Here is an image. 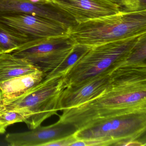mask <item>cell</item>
Here are the masks:
<instances>
[{
    "instance_id": "cell-9",
    "label": "cell",
    "mask_w": 146,
    "mask_h": 146,
    "mask_svg": "<svg viewBox=\"0 0 146 146\" xmlns=\"http://www.w3.org/2000/svg\"><path fill=\"white\" fill-rule=\"evenodd\" d=\"M117 67L104 72L78 85L64 89L59 97V111L77 106L100 94L109 83Z\"/></svg>"
},
{
    "instance_id": "cell-19",
    "label": "cell",
    "mask_w": 146,
    "mask_h": 146,
    "mask_svg": "<svg viewBox=\"0 0 146 146\" xmlns=\"http://www.w3.org/2000/svg\"><path fill=\"white\" fill-rule=\"evenodd\" d=\"M3 99H4V97H3V93H2L1 90L0 89V107L2 106Z\"/></svg>"
},
{
    "instance_id": "cell-17",
    "label": "cell",
    "mask_w": 146,
    "mask_h": 146,
    "mask_svg": "<svg viewBox=\"0 0 146 146\" xmlns=\"http://www.w3.org/2000/svg\"><path fill=\"white\" fill-rule=\"evenodd\" d=\"M118 6L119 12H135L146 11V0H113Z\"/></svg>"
},
{
    "instance_id": "cell-6",
    "label": "cell",
    "mask_w": 146,
    "mask_h": 146,
    "mask_svg": "<svg viewBox=\"0 0 146 146\" xmlns=\"http://www.w3.org/2000/svg\"><path fill=\"white\" fill-rule=\"evenodd\" d=\"M76 44L68 35L52 36L27 42L11 53L26 60L42 72L45 78L60 66Z\"/></svg>"
},
{
    "instance_id": "cell-15",
    "label": "cell",
    "mask_w": 146,
    "mask_h": 146,
    "mask_svg": "<svg viewBox=\"0 0 146 146\" xmlns=\"http://www.w3.org/2000/svg\"><path fill=\"white\" fill-rule=\"evenodd\" d=\"M29 117L28 113L23 109L0 108V126L5 129L13 124L25 123Z\"/></svg>"
},
{
    "instance_id": "cell-5",
    "label": "cell",
    "mask_w": 146,
    "mask_h": 146,
    "mask_svg": "<svg viewBox=\"0 0 146 146\" xmlns=\"http://www.w3.org/2000/svg\"><path fill=\"white\" fill-rule=\"evenodd\" d=\"M64 88L63 77L54 76L45 78L20 96L3 100L0 108L20 109L29 115L25 122L30 129H35L52 115L56 114L59 97Z\"/></svg>"
},
{
    "instance_id": "cell-23",
    "label": "cell",
    "mask_w": 146,
    "mask_h": 146,
    "mask_svg": "<svg viewBox=\"0 0 146 146\" xmlns=\"http://www.w3.org/2000/svg\"><path fill=\"white\" fill-rule=\"evenodd\" d=\"M46 1H53V0H46Z\"/></svg>"
},
{
    "instance_id": "cell-3",
    "label": "cell",
    "mask_w": 146,
    "mask_h": 146,
    "mask_svg": "<svg viewBox=\"0 0 146 146\" xmlns=\"http://www.w3.org/2000/svg\"><path fill=\"white\" fill-rule=\"evenodd\" d=\"M141 35L91 46L63 77L64 88L78 85L125 63Z\"/></svg>"
},
{
    "instance_id": "cell-8",
    "label": "cell",
    "mask_w": 146,
    "mask_h": 146,
    "mask_svg": "<svg viewBox=\"0 0 146 146\" xmlns=\"http://www.w3.org/2000/svg\"><path fill=\"white\" fill-rule=\"evenodd\" d=\"M11 13L40 16L69 28L77 24L74 19L53 1L33 2L28 0H0V14Z\"/></svg>"
},
{
    "instance_id": "cell-14",
    "label": "cell",
    "mask_w": 146,
    "mask_h": 146,
    "mask_svg": "<svg viewBox=\"0 0 146 146\" xmlns=\"http://www.w3.org/2000/svg\"><path fill=\"white\" fill-rule=\"evenodd\" d=\"M91 47L90 46L76 44L72 52L66 58L60 66L52 74L46 77L54 76H64L70 67L84 54H85Z\"/></svg>"
},
{
    "instance_id": "cell-22",
    "label": "cell",
    "mask_w": 146,
    "mask_h": 146,
    "mask_svg": "<svg viewBox=\"0 0 146 146\" xmlns=\"http://www.w3.org/2000/svg\"><path fill=\"white\" fill-rule=\"evenodd\" d=\"M2 53H3V52H2V50H1V47H0V54Z\"/></svg>"
},
{
    "instance_id": "cell-16",
    "label": "cell",
    "mask_w": 146,
    "mask_h": 146,
    "mask_svg": "<svg viewBox=\"0 0 146 146\" xmlns=\"http://www.w3.org/2000/svg\"><path fill=\"white\" fill-rule=\"evenodd\" d=\"M25 42L0 28V47L3 53L12 52Z\"/></svg>"
},
{
    "instance_id": "cell-18",
    "label": "cell",
    "mask_w": 146,
    "mask_h": 146,
    "mask_svg": "<svg viewBox=\"0 0 146 146\" xmlns=\"http://www.w3.org/2000/svg\"><path fill=\"white\" fill-rule=\"evenodd\" d=\"M75 132L70 135L49 143L47 144L46 146H71L72 143L77 141V139L75 136Z\"/></svg>"
},
{
    "instance_id": "cell-1",
    "label": "cell",
    "mask_w": 146,
    "mask_h": 146,
    "mask_svg": "<svg viewBox=\"0 0 146 146\" xmlns=\"http://www.w3.org/2000/svg\"><path fill=\"white\" fill-rule=\"evenodd\" d=\"M59 121L78 131L114 117L146 113V63L127 61L106 88L84 103L63 110Z\"/></svg>"
},
{
    "instance_id": "cell-11",
    "label": "cell",
    "mask_w": 146,
    "mask_h": 146,
    "mask_svg": "<svg viewBox=\"0 0 146 146\" xmlns=\"http://www.w3.org/2000/svg\"><path fill=\"white\" fill-rule=\"evenodd\" d=\"M78 23L119 13L113 0H53Z\"/></svg>"
},
{
    "instance_id": "cell-12",
    "label": "cell",
    "mask_w": 146,
    "mask_h": 146,
    "mask_svg": "<svg viewBox=\"0 0 146 146\" xmlns=\"http://www.w3.org/2000/svg\"><path fill=\"white\" fill-rule=\"evenodd\" d=\"M44 78L43 72L38 70L0 83V89L2 90L4 97L3 100H11L20 96L40 83Z\"/></svg>"
},
{
    "instance_id": "cell-7",
    "label": "cell",
    "mask_w": 146,
    "mask_h": 146,
    "mask_svg": "<svg viewBox=\"0 0 146 146\" xmlns=\"http://www.w3.org/2000/svg\"><path fill=\"white\" fill-rule=\"evenodd\" d=\"M0 28L26 43L68 35L69 29L62 24L42 17L20 13L0 14Z\"/></svg>"
},
{
    "instance_id": "cell-10",
    "label": "cell",
    "mask_w": 146,
    "mask_h": 146,
    "mask_svg": "<svg viewBox=\"0 0 146 146\" xmlns=\"http://www.w3.org/2000/svg\"><path fill=\"white\" fill-rule=\"evenodd\" d=\"M73 126L58 121L46 126L41 125L30 131L9 133L5 140L11 146H46L47 144L73 134Z\"/></svg>"
},
{
    "instance_id": "cell-21",
    "label": "cell",
    "mask_w": 146,
    "mask_h": 146,
    "mask_svg": "<svg viewBox=\"0 0 146 146\" xmlns=\"http://www.w3.org/2000/svg\"><path fill=\"white\" fill-rule=\"evenodd\" d=\"M28 1H33V2H41V1H46V0H28Z\"/></svg>"
},
{
    "instance_id": "cell-2",
    "label": "cell",
    "mask_w": 146,
    "mask_h": 146,
    "mask_svg": "<svg viewBox=\"0 0 146 146\" xmlns=\"http://www.w3.org/2000/svg\"><path fill=\"white\" fill-rule=\"evenodd\" d=\"M146 33V11L91 19L68 29L76 44L93 46Z\"/></svg>"
},
{
    "instance_id": "cell-4",
    "label": "cell",
    "mask_w": 146,
    "mask_h": 146,
    "mask_svg": "<svg viewBox=\"0 0 146 146\" xmlns=\"http://www.w3.org/2000/svg\"><path fill=\"white\" fill-rule=\"evenodd\" d=\"M146 130V113H133L103 120L75 135L83 146H145Z\"/></svg>"
},
{
    "instance_id": "cell-20",
    "label": "cell",
    "mask_w": 146,
    "mask_h": 146,
    "mask_svg": "<svg viewBox=\"0 0 146 146\" xmlns=\"http://www.w3.org/2000/svg\"><path fill=\"white\" fill-rule=\"evenodd\" d=\"M6 129L0 126V134H4L6 131Z\"/></svg>"
},
{
    "instance_id": "cell-13",
    "label": "cell",
    "mask_w": 146,
    "mask_h": 146,
    "mask_svg": "<svg viewBox=\"0 0 146 146\" xmlns=\"http://www.w3.org/2000/svg\"><path fill=\"white\" fill-rule=\"evenodd\" d=\"M37 70L25 59L10 53L0 54V83Z\"/></svg>"
}]
</instances>
